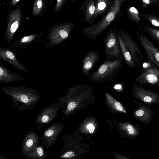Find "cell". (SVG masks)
I'll use <instances>...</instances> for the list:
<instances>
[{
	"instance_id": "1",
	"label": "cell",
	"mask_w": 159,
	"mask_h": 159,
	"mask_svg": "<svg viewBox=\"0 0 159 159\" xmlns=\"http://www.w3.org/2000/svg\"><path fill=\"white\" fill-rule=\"evenodd\" d=\"M92 93L91 88L87 85L68 89L65 96L59 98L63 114L67 116L86 107Z\"/></svg>"
},
{
	"instance_id": "2",
	"label": "cell",
	"mask_w": 159,
	"mask_h": 159,
	"mask_svg": "<svg viewBox=\"0 0 159 159\" xmlns=\"http://www.w3.org/2000/svg\"><path fill=\"white\" fill-rule=\"evenodd\" d=\"M0 90L11 97L15 105L21 111L31 109L41 98L37 90L25 86H3Z\"/></svg>"
},
{
	"instance_id": "3",
	"label": "cell",
	"mask_w": 159,
	"mask_h": 159,
	"mask_svg": "<svg viewBox=\"0 0 159 159\" xmlns=\"http://www.w3.org/2000/svg\"><path fill=\"white\" fill-rule=\"evenodd\" d=\"M124 0H115L103 18L96 24L84 28V34L93 40L97 39L114 20Z\"/></svg>"
},
{
	"instance_id": "4",
	"label": "cell",
	"mask_w": 159,
	"mask_h": 159,
	"mask_svg": "<svg viewBox=\"0 0 159 159\" xmlns=\"http://www.w3.org/2000/svg\"><path fill=\"white\" fill-rule=\"evenodd\" d=\"M123 60H104L97 70L90 76V80L98 83L113 81L122 67Z\"/></svg>"
},
{
	"instance_id": "5",
	"label": "cell",
	"mask_w": 159,
	"mask_h": 159,
	"mask_svg": "<svg viewBox=\"0 0 159 159\" xmlns=\"http://www.w3.org/2000/svg\"><path fill=\"white\" fill-rule=\"evenodd\" d=\"M133 81L141 84L159 86V67L148 59L141 65L140 73L134 78Z\"/></svg>"
},
{
	"instance_id": "6",
	"label": "cell",
	"mask_w": 159,
	"mask_h": 159,
	"mask_svg": "<svg viewBox=\"0 0 159 159\" xmlns=\"http://www.w3.org/2000/svg\"><path fill=\"white\" fill-rule=\"evenodd\" d=\"M105 54L106 59H123L117 33L114 29H111L104 37Z\"/></svg>"
},
{
	"instance_id": "7",
	"label": "cell",
	"mask_w": 159,
	"mask_h": 159,
	"mask_svg": "<svg viewBox=\"0 0 159 159\" xmlns=\"http://www.w3.org/2000/svg\"><path fill=\"white\" fill-rule=\"evenodd\" d=\"M120 37L127 50L130 53L132 58L138 65L143 59V56L137 43L127 32L120 30L117 32Z\"/></svg>"
},
{
	"instance_id": "8",
	"label": "cell",
	"mask_w": 159,
	"mask_h": 159,
	"mask_svg": "<svg viewBox=\"0 0 159 159\" xmlns=\"http://www.w3.org/2000/svg\"><path fill=\"white\" fill-rule=\"evenodd\" d=\"M135 35L144 49L148 59L159 67V49L153 41H150L141 32L135 33Z\"/></svg>"
},
{
	"instance_id": "9",
	"label": "cell",
	"mask_w": 159,
	"mask_h": 159,
	"mask_svg": "<svg viewBox=\"0 0 159 159\" xmlns=\"http://www.w3.org/2000/svg\"><path fill=\"white\" fill-rule=\"evenodd\" d=\"M21 18L20 7H17L9 14L8 17L7 28L4 35V39L8 43L11 42L14 35L20 24Z\"/></svg>"
},
{
	"instance_id": "10",
	"label": "cell",
	"mask_w": 159,
	"mask_h": 159,
	"mask_svg": "<svg viewBox=\"0 0 159 159\" xmlns=\"http://www.w3.org/2000/svg\"><path fill=\"white\" fill-rule=\"evenodd\" d=\"M132 92L135 97L143 102L148 104L158 103V93L148 90L141 85L133 84Z\"/></svg>"
},
{
	"instance_id": "11",
	"label": "cell",
	"mask_w": 159,
	"mask_h": 159,
	"mask_svg": "<svg viewBox=\"0 0 159 159\" xmlns=\"http://www.w3.org/2000/svg\"><path fill=\"white\" fill-rule=\"evenodd\" d=\"M60 107L61 106L58 102L44 108L36 117L34 124L50 122L58 114Z\"/></svg>"
},
{
	"instance_id": "12",
	"label": "cell",
	"mask_w": 159,
	"mask_h": 159,
	"mask_svg": "<svg viewBox=\"0 0 159 159\" xmlns=\"http://www.w3.org/2000/svg\"><path fill=\"white\" fill-rule=\"evenodd\" d=\"M74 23L66 22L57 25L50 30L49 36L52 40H62L66 39L72 30Z\"/></svg>"
},
{
	"instance_id": "13",
	"label": "cell",
	"mask_w": 159,
	"mask_h": 159,
	"mask_svg": "<svg viewBox=\"0 0 159 159\" xmlns=\"http://www.w3.org/2000/svg\"><path fill=\"white\" fill-rule=\"evenodd\" d=\"M66 143L63 147V152L61 158H76V157H81L84 153V150L82 148L81 142L77 140H69Z\"/></svg>"
},
{
	"instance_id": "14",
	"label": "cell",
	"mask_w": 159,
	"mask_h": 159,
	"mask_svg": "<svg viewBox=\"0 0 159 159\" xmlns=\"http://www.w3.org/2000/svg\"><path fill=\"white\" fill-rule=\"evenodd\" d=\"M64 124L56 123L50 126L44 132L42 136L43 142L48 147L52 146L63 130Z\"/></svg>"
},
{
	"instance_id": "15",
	"label": "cell",
	"mask_w": 159,
	"mask_h": 159,
	"mask_svg": "<svg viewBox=\"0 0 159 159\" xmlns=\"http://www.w3.org/2000/svg\"><path fill=\"white\" fill-rule=\"evenodd\" d=\"M0 58L5 60L19 70L29 72L28 69L19 61L14 53L7 49L0 47Z\"/></svg>"
},
{
	"instance_id": "16",
	"label": "cell",
	"mask_w": 159,
	"mask_h": 159,
	"mask_svg": "<svg viewBox=\"0 0 159 159\" xmlns=\"http://www.w3.org/2000/svg\"><path fill=\"white\" fill-rule=\"evenodd\" d=\"M39 139L37 134L33 131H29L25 136L22 145V154L25 156L38 145Z\"/></svg>"
},
{
	"instance_id": "17",
	"label": "cell",
	"mask_w": 159,
	"mask_h": 159,
	"mask_svg": "<svg viewBox=\"0 0 159 159\" xmlns=\"http://www.w3.org/2000/svg\"><path fill=\"white\" fill-rule=\"evenodd\" d=\"M99 59L100 55L98 51H91L87 53L84 60L83 66V72L86 76L88 75Z\"/></svg>"
},
{
	"instance_id": "18",
	"label": "cell",
	"mask_w": 159,
	"mask_h": 159,
	"mask_svg": "<svg viewBox=\"0 0 159 159\" xmlns=\"http://www.w3.org/2000/svg\"><path fill=\"white\" fill-rule=\"evenodd\" d=\"M23 79L21 75L0 66V84L17 81Z\"/></svg>"
},
{
	"instance_id": "19",
	"label": "cell",
	"mask_w": 159,
	"mask_h": 159,
	"mask_svg": "<svg viewBox=\"0 0 159 159\" xmlns=\"http://www.w3.org/2000/svg\"><path fill=\"white\" fill-rule=\"evenodd\" d=\"M117 34L120 43L123 58L124 59L126 64L131 68H136L137 66V65L133 60L130 53L126 48L120 36Z\"/></svg>"
},
{
	"instance_id": "20",
	"label": "cell",
	"mask_w": 159,
	"mask_h": 159,
	"mask_svg": "<svg viewBox=\"0 0 159 159\" xmlns=\"http://www.w3.org/2000/svg\"><path fill=\"white\" fill-rule=\"evenodd\" d=\"M95 126L93 123L87 119H85L80 124L77 130L78 134H93L95 129Z\"/></svg>"
},
{
	"instance_id": "21",
	"label": "cell",
	"mask_w": 159,
	"mask_h": 159,
	"mask_svg": "<svg viewBox=\"0 0 159 159\" xmlns=\"http://www.w3.org/2000/svg\"><path fill=\"white\" fill-rule=\"evenodd\" d=\"M106 100L110 106L115 111L126 113V111L122 105L112 96L107 93H105Z\"/></svg>"
},
{
	"instance_id": "22",
	"label": "cell",
	"mask_w": 159,
	"mask_h": 159,
	"mask_svg": "<svg viewBox=\"0 0 159 159\" xmlns=\"http://www.w3.org/2000/svg\"><path fill=\"white\" fill-rule=\"evenodd\" d=\"M46 154L44 152L43 146L38 145L25 156L26 158L43 159L46 157Z\"/></svg>"
},
{
	"instance_id": "23",
	"label": "cell",
	"mask_w": 159,
	"mask_h": 159,
	"mask_svg": "<svg viewBox=\"0 0 159 159\" xmlns=\"http://www.w3.org/2000/svg\"><path fill=\"white\" fill-rule=\"evenodd\" d=\"M95 10V5L93 0H90L87 4L84 12L85 20L89 22L93 18Z\"/></svg>"
},
{
	"instance_id": "24",
	"label": "cell",
	"mask_w": 159,
	"mask_h": 159,
	"mask_svg": "<svg viewBox=\"0 0 159 159\" xmlns=\"http://www.w3.org/2000/svg\"><path fill=\"white\" fill-rule=\"evenodd\" d=\"M38 36L37 34L25 36L16 41L14 43V45L20 47H25L35 39Z\"/></svg>"
},
{
	"instance_id": "25",
	"label": "cell",
	"mask_w": 159,
	"mask_h": 159,
	"mask_svg": "<svg viewBox=\"0 0 159 159\" xmlns=\"http://www.w3.org/2000/svg\"><path fill=\"white\" fill-rule=\"evenodd\" d=\"M108 1V0H97L93 20H94L98 15L104 11L107 7Z\"/></svg>"
},
{
	"instance_id": "26",
	"label": "cell",
	"mask_w": 159,
	"mask_h": 159,
	"mask_svg": "<svg viewBox=\"0 0 159 159\" xmlns=\"http://www.w3.org/2000/svg\"><path fill=\"white\" fill-rule=\"evenodd\" d=\"M43 0H35L33 6L32 12V16L41 15L43 11L44 5Z\"/></svg>"
},
{
	"instance_id": "27",
	"label": "cell",
	"mask_w": 159,
	"mask_h": 159,
	"mask_svg": "<svg viewBox=\"0 0 159 159\" xmlns=\"http://www.w3.org/2000/svg\"><path fill=\"white\" fill-rule=\"evenodd\" d=\"M144 31L155 41L159 43V30L147 25L143 27Z\"/></svg>"
},
{
	"instance_id": "28",
	"label": "cell",
	"mask_w": 159,
	"mask_h": 159,
	"mask_svg": "<svg viewBox=\"0 0 159 159\" xmlns=\"http://www.w3.org/2000/svg\"><path fill=\"white\" fill-rule=\"evenodd\" d=\"M128 13L129 16L132 20L137 22H140V19L139 16V13L135 7H130L128 10Z\"/></svg>"
},
{
	"instance_id": "29",
	"label": "cell",
	"mask_w": 159,
	"mask_h": 159,
	"mask_svg": "<svg viewBox=\"0 0 159 159\" xmlns=\"http://www.w3.org/2000/svg\"><path fill=\"white\" fill-rule=\"evenodd\" d=\"M144 16L155 27H159V20L158 18L149 14H145Z\"/></svg>"
},
{
	"instance_id": "30",
	"label": "cell",
	"mask_w": 159,
	"mask_h": 159,
	"mask_svg": "<svg viewBox=\"0 0 159 159\" xmlns=\"http://www.w3.org/2000/svg\"><path fill=\"white\" fill-rule=\"evenodd\" d=\"M148 113L147 111L143 109H138L135 112V115L138 117L140 118V119H143L147 118V115Z\"/></svg>"
},
{
	"instance_id": "31",
	"label": "cell",
	"mask_w": 159,
	"mask_h": 159,
	"mask_svg": "<svg viewBox=\"0 0 159 159\" xmlns=\"http://www.w3.org/2000/svg\"><path fill=\"white\" fill-rule=\"evenodd\" d=\"M124 128L128 133L131 135H134L136 133L135 129L131 125L125 124Z\"/></svg>"
},
{
	"instance_id": "32",
	"label": "cell",
	"mask_w": 159,
	"mask_h": 159,
	"mask_svg": "<svg viewBox=\"0 0 159 159\" xmlns=\"http://www.w3.org/2000/svg\"><path fill=\"white\" fill-rule=\"evenodd\" d=\"M66 0H57L54 12L57 13L60 10Z\"/></svg>"
},
{
	"instance_id": "33",
	"label": "cell",
	"mask_w": 159,
	"mask_h": 159,
	"mask_svg": "<svg viewBox=\"0 0 159 159\" xmlns=\"http://www.w3.org/2000/svg\"><path fill=\"white\" fill-rule=\"evenodd\" d=\"M145 4L154 5L157 3V0H139Z\"/></svg>"
},
{
	"instance_id": "34",
	"label": "cell",
	"mask_w": 159,
	"mask_h": 159,
	"mask_svg": "<svg viewBox=\"0 0 159 159\" xmlns=\"http://www.w3.org/2000/svg\"><path fill=\"white\" fill-rule=\"evenodd\" d=\"M20 0H11V4L12 6L16 5Z\"/></svg>"
},
{
	"instance_id": "35",
	"label": "cell",
	"mask_w": 159,
	"mask_h": 159,
	"mask_svg": "<svg viewBox=\"0 0 159 159\" xmlns=\"http://www.w3.org/2000/svg\"><path fill=\"white\" fill-rule=\"evenodd\" d=\"M114 88L116 89H120L121 88V86L120 85H116L114 87Z\"/></svg>"
},
{
	"instance_id": "36",
	"label": "cell",
	"mask_w": 159,
	"mask_h": 159,
	"mask_svg": "<svg viewBox=\"0 0 159 159\" xmlns=\"http://www.w3.org/2000/svg\"><path fill=\"white\" fill-rule=\"evenodd\" d=\"M0 159H7V158L5 157L4 156L0 154Z\"/></svg>"
}]
</instances>
